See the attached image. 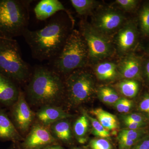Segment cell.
<instances>
[{
    "label": "cell",
    "instance_id": "cell-1",
    "mask_svg": "<svg viewBox=\"0 0 149 149\" xmlns=\"http://www.w3.org/2000/svg\"><path fill=\"white\" fill-rule=\"evenodd\" d=\"M70 33L64 22L55 18L42 29H26L22 36L34 58L52 61L61 52Z\"/></svg>",
    "mask_w": 149,
    "mask_h": 149
},
{
    "label": "cell",
    "instance_id": "cell-2",
    "mask_svg": "<svg viewBox=\"0 0 149 149\" xmlns=\"http://www.w3.org/2000/svg\"><path fill=\"white\" fill-rule=\"evenodd\" d=\"M65 86L60 75L53 69L37 66L30 77L27 95L30 103L35 106H55L63 97Z\"/></svg>",
    "mask_w": 149,
    "mask_h": 149
},
{
    "label": "cell",
    "instance_id": "cell-3",
    "mask_svg": "<svg viewBox=\"0 0 149 149\" xmlns=\"http://www.w3.org/2000/svg\"><path fill=\"white\" fill-rule=\"evenodd\" d=\"M52 61L53 70L59 74H70L82 69L89 61L87 45L80 31L70 32L63 47Z\"/></svg>",
    "mask_w": 149,
    "mask_h": 149
},
{
    "label": "cell",
    "instance_id": "cell-4",
    "mask_svg": "<svg viewBox=\"0 0 149 149\" xmlns=\"http://www.w3.org/2000/svg\"><path fill=\"white\" fill-rule=\"evenodd\" d=\"M30 1L0 0V35L13 39L28 29Z\"/></svg>",
    "mask_w": 149,
    "mask_h": 149
},
{
    "label": "cell",
    "instance_id": "cell-5",
    "mask_svg": "<svg viewBox=\"0 0 149 149\" xmlns=\"http://www.w3.org/2000/svg\"><path fill=\"white\" fill-rule=\"evenodd\" d=\"M0 73L19 84L27 82L32 75L29 64L22 58L14 39H0Z\"/></svg>",
    "mask_w": 149,
    "mask_h": 149
},
{
    "label": "cell",
    "instance_id": "cell-6",
    "mask_svg": "<svg viewBox=\"0 0 149 149\" xmlns=\"http://www.w3.org/2000/svg\"><path fill=\"white\" fill-rule=\"evenodd\" d=\"M80 32L87 45L89 61H98L114 53V46L109 37L98 32L87 21L80 22Z\"/></svg>",
    "mask_w": 149,
    "mask_h": 149
},
{
    "label": "cell",
    "instance_id": "cell-7",
    "mask_svg": "<svg viewBox=\"0 0 149 149\" xmlns=\"http://www.w3.org/2000/svg\"><path fill=\"white\" fill-rule=\"evenodd\" d=\"M65 86L69 99L74 104L86 101L94 90L92 76L82 68L70 73L65 80Z\"/></svg>",
    "mask_w": 149,
    "mask_h": 149
},
{
    "label": "cell",
    "instance_id": "cell-8",
    "mask_svg": "<svg viewBox=\"0 0 149 149\" xmlns=\"http://www.w3.org/2000/svg\"><path fill=\"white\" fill-rule=\"evenodd\" d=\"M124 14L110 8L101 9L93 16L91 25L96 30L107 37L116 33L125 22Z\"/></svg>",
    "mask_w": 149,
    "mask_h": 149
},
{
    "label": "cell",
    "instance_id": "cell-9",
    "mask_svg": "<svg viewBox=\"0 0 149 149\" xmlns=\"http://www.w3.org/2000/svg\"><path fill=\"white\" fill-rule=\"evenodd\" d=\"M10 108V118L17 130L22 132L27 131L34 119V114L21 91L17 101Z\"/></svg>",
    "mask_w": 149,
    "mask_h": 149
},
{
    "label": "cell",
    "instance_id": "cell-10",
    "mask_svg": "<svg viewBox=\"0 0 149 149\" xmlns=\"http://www.w3.org/2000/svg\"><path fill=\"white\" fill-rule=\"evenodd\" d=\"M138 38V30L135 22H126L116 32L115 43L121 55H127L135 47Z\"/></svg>",
    "mask_w": 149,
    "mask_h": 149
},
{
    "label": "cell",
    "instance_id": "cell-11",
    "mask_svg": "<svg viewBox=\"0 0 149 149\" xmlns=\"http://www.w3.org/2000/svg\"><path fill=\"white\" fill-rule=\"evenodd\" d=\"M55 141L54 137L45 125L36 124L27 135L24 145L27 149H38Z\"/></svg>",
    "mask_w": 149,
    "mask_h": 149
},
{
    "label": "cell",
    "instance_id": "cell-12",
    "mask_svg": "<svg viewBox=\"0 0 149 149\" xmlns=\"http://www.w3.org/2000/svg\"><path fill=\"white\" fill-rule=\"evenodd\" d=\"M16 83L0 73V107L10 108L19 95Z\"/></svg>",
    "mask_w": 149,
    "mask_h": 149
},
{
    "label": "cell",
    "instance_id": "cell-13",
    "mask_svg": "<svg viewBox=\"0 0 149 149\" xmlns=\"http://www.w3.org/2000/svg\"><path fill=\"white\" fill-rule=\"evenodd\" d=\"M60 11H65L69 15L63 4L58 0H41L34 8L36 18L41 21L46 20Z\"/></svg>",
    "mask_w": 149,
    "mask_h": 149
},
{
    "label": "cell",
    "instance_id": "cell-14",
    "mask_svg": "<svg viewBox=\"0 0 149 149\" xmlns=\"http://www.w3.org/2000/svg\"><path fill=\"white\" fill-rule=\"evenodd\" d=\"M118 66V70L122 77L132 79L139 76L142 63L141 59L133 54L126 55Z\"/></svg>",
    "mask_w": 149,
    "mask_h": 149
},
{
    "label": "cell",
    "instance_id": "cell-15",
    "mask_svg": "<svg viewBox=\"0 0 149 149\" xmlns=\"http://www.w3.org/2000/svg\"><path fill=\"white\" fill-rule=\"evenodd\" d=\"M37 116L39 120L45 125H51L56 121L64 120L71 116V115L56 106L42 107L37 113Z\"/></svg>",
    "mask_w": 149,
    "mask_h": 149
},
{
    "label": "cell",
    "instance_id": "cell-16",
    "mask_svg": "<svg viewBox=\"0 0 149 149\" xmlns=\"http://www.w3.org/2000/svg\"><path fill=\"white\" fill-rule=\"evenodd\" d=\"M21 138L18 130L8 115L0 108V140L15 141Z\"/></svg>",
    "mask_w": 149,
    "mask_h": 149
},
{
    "label": "cell",
    "instance_id": "cell-17",
    "mask_svg": "<svg viewBox=\"0 0 149 149\" xmlns=\"http://www.w3.org/2000/svg\"><path fill=\"white\" fill-rule=\"evenodd\" d=\"M118 66L114 63L103 62L97 64L95 68L96 75L99 80H113L117 74Z\"/></svg>",
    "mask_w": 149,
    "mask_h": 149
},
{
    "label": "cell",
    "instance_id": "cell-18",
    "mask_svg": "<svg viewBox=\"0 0 149 149\" xmlns=\"http://www.w3.org/2000/svg\"><path fill=\"white\" fill-rule=\"evenodd\" d=\"M91 113L97 117L99 122L107 130H114L118 128L117 120L113 115L101 108L93 110Z\"/></svg>",
    "mask_w": 149,
    "mask_h": 149
},
{
    "label": "cell",
    "instance_id": "cell-19",
    "mask_svg": "<svg viewBox=\"0 0 149 149\" xmlns=\"http://www.w3.org/2000/svg\"><path fill=\"white\" fill-rule=\"evenodd\" d=\"M51 130L54 136L59 140L68 141L71 139L70 125L66 120H59L51 124Z\"/></svg>",
    "mask_w": 149,
    "mask_h": 149
},
{
    "label": "cell",
    "instance_id": "cell-20",
    "mask_svg": "<svg viewBox=\"0 0 149 149\" xmlns=\"http://www.w3.org/2000/svg\"><path fill=\"white\" fill-rule=\"evenodd\" d=\"M70 2L76 13L81 16L91 13L98 6V2L94 0H71Z\"/></svg>",
    "mask_w": 149,
    "mask_h": 149
},
{
    "label": "cell",
    "instance_id": "cell-21",
    "mask_svg": "<svg viewBox=\"0 0 149 149\" xmlns=\"http://www.w3.org/2000/svg\"><path fill=\"white\" fill-rule=\"evenodd\" d=\"M120 92L125 97L132 98L135 97L139 90V84L136 80H125L118 85Z\"/></svg>",
    "mask_w": 149,
    "mask_h": 149
},
{
    "label": "cell",
    "instance_id": "cell-22",
    "mask_svg": "<svg viewBox=\"0 0 149 149\" xmlns=\"http://www.w3.org/2000/svg\"><path fill=\"white\" fill-rule=\"evenodd\" d=\"M139 22L142 34L149 36V2L145 3L141 7L139 12Z\"/></svg>",
    "mask_w": 149,
    "mask_h": 149
},
{
    "label": "cell",
    "instance_id": "cell-23",
    "mask_svg": "<svg viewBox=\"0 0 149 149\" xmlns=\"http://www.w3.org/2000/svg\"><path fill=\"white\" fill-rule=\"evenodd\" d=\"M98 93L100 98L106 103H115L119 99L116 92L109 87H102L99 89Z\"/></svg>",
    "mask_w": 149,
    "mask_h": 149
},
{
    "label": "cell",
    "instance_id": "cell-24",
    "mask_svg": "<svg viewBox=\"0 0 149 149\" xmlns=\"http://www.w3.org/2000/svg\"><path fill=\"white\" fill-rule=\"evenodd\" d=\"M88 126L89 120L88 117L86 116H82L76 120L74 124V130L75 135L78 137V140L84 139L83 137L87 133Z\"/></svg>",
    "mask_w": 149,
    "mask_h": 149
},
{
    "label": "cell",
    "instance_id": "cell-25",
    "mask_svg": "<svg viewBox=\"0 0 149 149\" xmlns=\"http://www.w3.org/2000/svg\"><path fill=\"white\" fill-rule=\"evenodd\" d=\"M93 128V132L95 136L102 138L109 139L110 135L108 130L104 128L97 119L88 116Z\"/></svg>",
    "mask_w": 149,
    "mask_h": 149
},
{
    "label": "cell",
    "instance_id": "cell-26",
    "mask_svg": "<svg viewBox=\"0 0 149 149\" xmlns=\"http://www.w3.org/2000/svg\"><path fill=\"white\" fill-rule=\"evenodd\" d=\"M141 135L140 132L136 130H123L119 133L118 139L135 142Z\"/></svg>",
    "mask_w": 149,
    "mask_h": 149
},
{
    "label": "cell",
    "instance_id": "cell-27",
    "mask_svg": "<svg viewBox=\"0 0 149 149\" xmlns=\"http://www.w3.org/2000/svg\"><path fill=\"white\" fill-rule=\"evenodd\" d=\"M136 0H116L115 3L120 8L125 11H132L135 9L139 3Z\"/></svg>",
    "mask_w": 149,
    "mask_h": 149
},
{
    "label": "cell",
    "instance_id": "cell-28",
    "mask_svg": "<svg viewBox=\"0 0 149 149\" xmlns=\"http://www.w3.org/2000/svg\"><path fill=\"white\" fill-rule=\"evenodd\" d=\"M90 146L92 149H112L110 143L104 139L91 140Z\"/></svg>",
    "mask_w": 149,
    "mask_h": 149
},
{
    "label": "cell",
    "instance_id": "cell-29",
    "mask_svg": "<svg viewBox=\"0 0 149 149\" xmlns=\"http://www.w3.org/2000/svg\"><path fill=\"white\" fill-rule=\"evenodd\" d=\"M140 109L142 111L149 114V96L144 98L141 102Z\"/></svg>",
    "mask_w": 149,
    "mask_h": 149
},
{
    "label": "cell",
    "instance_id": "cell-30",
    "mask_svg": "<svg viewBox=\"0 0 149 149\" xmlns=\"http://www.w3.org/2000/svg\"><path fill=\"white\" fill-rule=\"evenodd\" d=\"M124 120L143 123V118L139 115L136 114V113H133L125 116L124 118Z\"/></svg>",
    "mask_w": 149,
    "mask_h": 149
},
{
    "label": "cell",
    "instance_id": "cell-31",
    "mask_svg": "<svg viewBox=\"0 0 149 149\" xmlns=\"http://www.w3.org/2000/svg\"><path fill=\"white\" fill-rule=\"evenodd\" d=\"M127 100L125 98H119L116 103V107L119 112L123 113Z\"/></svg>",
    "mask_w": 149,
    "mask_h": 149
},
{
    "label": "cell",
    "instance_id": "cell-32",
    "mask_svg": "<svg viewBox=\"0 0 149 149\" xmlns=\"http://www.w3.org/2000/svg\"><path fill=\"white\" fill-rule=\"evenodd\" d=\"M119 142L120 148L122 149H129L133 146L135 143V141L124 139H119Z\"/></svg>",
    "mask_w": 149,
    "mask_h": 149
},
{
    "label": "cell",
    "instance_id": "cell-33",
    "mask_svg": "<svg viewBox=\"0 0 149 149\" xmlns=\"http://www.w3.org/2000/svg\"><path fill=\"white\" fill-rule=\"evenodd\" d=\"M124 122L127 127L131 130H137L143 125V123L132 122L128 120H124Z\"/></svg>",
    "mask_w": 149,
    "mask_h": 149
},
{
    "label": "cell",
    "instance_id": "cell-34",
    "mask_svg": "<svg viewBox=\"0 0 149 149\" xmlns=\"http://www.w3.org/2000/svg\"><path fill=\"white\" fill-rule=\"evenodd\" d=\"M133 149H149V139H145L141 141Z\"/></svg>",
    "mask_w": 149,
    "mask_h": 149
},
{
    "label": "cell",
    "instance_id": "cell-35",
    "mask_svg": "<svg viewBox=\"0 0 149 149\" xmlns=\"http://www.w3.org/2000/svg\"><path fill=\"white\" fill-rule=\"evenodd\" d=\"M132 105V102L131 101L128 100L127 99V101H126V104H125V109H124L123 113H128L130 110L131 107Z\"/></svg>",
    "mask_w": 149,
    "mask_h": 149
},
{
    "label": "cell",
    "instance_id": "cell-36",
    "mask_svg": "<svg viewBox=\"0 0 149 149\" xmlns=\"http://www.w3.org/2000/svg\"><path fill=\"white\" fill-rule=\"evenodd\" d=\"M144 68L147 77L149 80V60H147L144 63Z\"/></svg>",
    "mask_w": 149,
    "mask_h": 149
},
{
    "label": "cell",
    "instance_id": "cell-37",
    "mask_svg": "<svg viewBox=\"0 0 149 149\" xmlns=\"http://www.w3.org/2000/svg\"><path fill=\"white\" fill-rule=\"evenodd\" d=\"M45 149H64L59 146H53L48 147Z\"/></svg>",
    "mask_w": 149,
    "mask_h": 149
},
{
    "label": "cell",
    "instance_id": "cell-38",
    "mask_svg": "<svg viewBox=\"0 0 149 149\" xmlns=\"http://www.w3.org/2000/svg\"><path fill=\"white\" fill-rule=\"evenodd\" d=\"M147 53H148V54L149 55V45L148 47V49H147Z\"/></svg>",
    "mask_w": 149,
    "mask_h": 149
},
{
    "label": "cell",
    "instance_id": "cell-39",
    "mask_svg": "<svg viewBox=\"0 0 149 149\" xmlns=\"http://www.w3.org/2000/svg\"><path fill=\"white\" fill-rule=\"evenodd\" d=\"M6 39V38H4L2 36L0 35V39Z\"/></svg>",
    "mask_w": 149,
    "mask_h": 149
},
{
    "label": "cell",
    "instance_id": "cell-40",
    "mask_svg": "<svg viewBox=\"0 0 149 149\" xmlns=\"http://www.w3.org/2000/svg\"></svg>",
    "mask_w": 149,
    "mask_h": 149
}]
</instances>
